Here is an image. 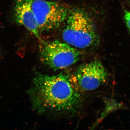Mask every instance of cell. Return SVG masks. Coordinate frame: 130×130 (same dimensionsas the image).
Instances as JSON below:
<instances>
[{"label": "cell", "instance_id": "6da1fadb", "mask_svg": "<svg viewBox=\"0 0 130 130\" xmlns=\"http://www.w3.org/2000/svg\"><path fill=\"white\" fill-rule=\"evenodd\" d=\"M29 93L32 108L38 113H73L81 108L83 101L72 77L65 73H36Z\"/></svg>", "mask_w": 130, "mask_h": 130}, {"label": "cell", "instance_id": "7a4b0ae2", "mask_svg": "<svg viewBox=\"0 0 130 130\" xmlns=\"http://www.w3.org/2000/svg\"><path fill=\"white\" fill-rule=\"evenodd\" d=\"M63 32L65 43L78 49L95 46L99 42V35L92 19L80 8L70 9Z\"/></svg>", "mask_w": 130, "mask_h": 130}, {"label": "cell", "instance_id": "3957f363", "mask_svg": "<svg viewBox=\"0 0 130 130\" xmlns=\"http://www.w3.org/2000/svg\"><path fill=\"white\" fill-rule=\"evenodd\" d=\"M39 52L42 63L55 71L74 64L82 55L79 50L58 41L44 42L41 40Z\"/></svg>", "mask_w": 130, "mask_h": 130}, {"label": "cell", "instance_id": "277c9868", "mask_svg": "<svg viewBox=\"0 0 130 130\" xmlns=\"http://www.w3.org/2000/svg\"><path fill=\"white\" fill-rule=\"evenodd\" d=\"M31 5L40 33L59 28L70 11L67 6L54 1L31 0Z\"/></svg>", "mask_w": 130, "mask_h": 130}, {"label": "cell", "instance_id": "5b68a950", "mask_svg": "<svg viewBox=\"0 0 130 130\" xmlns=\"http://www.w3.org/2000/svg\"><path fill=\"white\" fill-rule=\"evenodd\" d=\"M109 77L106 69L98 59L79 66L72 77L81 91L95 90L106 83Z\"/></svg>", "mask_w": 130, "mask_h": 130}, {"label": "cell", "instance_id": "8992f818", "mask_svg": "<svg viewBox=\"0 0 130 130\" xmlns=\"http://www.w3.org/2000/svg\"><path fill=\"white\" fill-rule=\"evenodd\" d=\"M14 18L18 24L41 39L40 32L31 9V0H15Z\"/></svg>", "mask_w": 130, "mask_h": 130}, {"label": "cell", "instance_id": "52a82bcc", "mask_svg": "<svg viewBox=\"0 0 130 130\" xmlns=\"http://www.w3.org/2000/svg\"><path fill=\"white\" fill-rule=\"evenodd\" d=\"M124 20L125 23L130 31V11L128 10L125 11Z\"/></svg>", "mask_w": 130, "mask_h": 130}, {"label": "cell", "instance_id": "ba28073f", "mask_svg": "<svg viewBox=\"0 0 130 130\" xmlns=\"http://www.w3.org/2000/svg\"><path fill=\"white\" fill-rule=\"evenodd\" d=\"M129 3L130 6V0H129Z\"/></svg>", "mask_w": 130, "mask_h": 130}]
</instances>
